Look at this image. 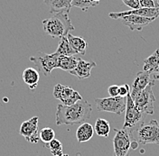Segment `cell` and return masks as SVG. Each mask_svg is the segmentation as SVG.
I'll use <instances>...</instances> for the list:
<instances>
[{
    "instance_id": "obj_5",
    "label": "cell",
    "mask_w": 159,
    "mask_h": 156,
    "mask_svg": "<svg viewBox=\"0 0 159 156\" xmlns=\"http://www.w3.org/2000/svg\"><path fill=\"white\" fill-rule=\"evenodd\" d=\"M59 55L57 53L46 54L39 52L35 56L30 57V61L36 67L38 72H42L45 77L49 76L52 69L57 68Z\"/></svg>"
},
{
    "instance_id": "obj_1",
    "label": "cell",
    "mask_w": 159,
    "mask_h": 156,
    "mask_svg": "<svg viewBox=\"0 0 159 156\" xmlns=\"http://www.w3.org/2000/svg\"><path fill=\"white\" fill-rule=\"evenodd\" d=\"M92 107L86 100H80L71 106L59 104L55 113V124L57 126L81 125L91 117Z\"/></svg>"
},
{
    "instance_id": "obj_18",
    "label": "cell",
    "mask_w": 159,
    "mask_h": 156,
    "mask_svg": "<svg viewBox=\"0 0 159 156\" xmlns=\"http://www.w3.org/2000/svg\"><path fill=\"white\" fill-rule=\"evenodd\" d=\"M67 39L69 41L70 45L73 51L77 54L85 55L86 54V48H87V42L83 37L79 36H73L70 33L67 34Z\"/></svg>"
},
{
    "instance_id": "obj_10",
    "label": "cell",
    "mask_w": 159,
    "mask_h": 156,
    "mask_svg": "<svg viewBox=\"0 0 159 156\" xmlns=\"http://www.w3.org/2000/svg\"><path fill=\"white\" fill-rule=\"evenodd\" d=\"M38 120H39L38 117H32L28 120L23 122L20 127L19 134L31 144H36L40 140Z\"/></svg>"
},
{
    "instance_id": "obj_29",
    "label": "cell",
    "mask_w": 159,
    "mask_h": 156,
    "mask_svg": "<svg viewBox=\"0 0 159 156\" xmlns=\"http://www.w3.org/2000/svg\"><path fill=\"white\" fill-rule=\"evenodd\" d=\"M108 92H109L110 97H117L119 96V86L118 85H112L108 88Z\"/></svg>"
},
{
    "instance_id": "obj_19",
    "label": "cell",
    "mask_w": 159,
    "mask_h": 156,
    "mask_svg": "<svg viewBox=\"0 0 159 156\" xmlns=\"http://www.w3.org/2000/svg\"><path fill=\"white\" fill-rule=\"evenodd\" d=\"M78 57L71 55V56H60L58 60L57 68L61 69L65 71H71L76 68L78 63Z\"/></svg>"
},
{
    "instance_id": "obj_31",
    "label": "cell",
    "mask_w": 159,
    "mask_h": 156,
    "mask_svg": "<svg viewBox=\"0 0 159 156\" xmlns=\"http://www.w3.org/2000/svg\"><path fill=\"white\" fill-rule=\"evenodd\" d=\"M153 73H156V74H158L159 73V60L157 64V66H156V68L153 70Z\"/></svg>"
},
{
    "instance_id": "obj_16",
    "label": "cell",
    "mask_w": 159,
    "mask_h": 156,
    "mask_svg": "<svg viewBox=\"0 0 159 156\" xmlns=\"http://www.w3.org/2000/svg\"><path fill=\"white\" fill-rule=\"evenodd\" d=\"M40 79L39 72L34 68H26L23 72V80L31 89L37 87Z\"/></svg>"
},
{
    "instance_id": "obj_6",
    "label": "cell",
    "mask_w": 159,
    "mask_h": 156,
    "mask_svg": "<svg viewBox=\"0 0 159 156\" xmlns=\"http://www.w3.org/2000/svg\"><path fill=\"white\" fill-rule=\"evenodd\" d=\"M98 111H104L121 115L126 110L127 97H109L104 98H95L94 100Z\"/></svg>"
},
{
    "instance_id": "obj_23",
    "label": "cell",
    "mask_w": 159,
    "mask_h": 156,
    "mask_svg": "<svg viewBox=\"0 0 159 156\" xmlns=\"http://www.w3.org/2000/svg\"><path fill=\"white\" fill-rule=\"evenodd\" d=\"M46 148L50 149L51 154L53 156H61L63 154L62 151V144L58 139H52L48 144H45Z\"/></svg>"
},
{
    "instance_id": "obj_24",
    "label": "cell",
    "mask_w": 159,
    "mask_h": 156,
    "mask_svg": "<svg viewBox=\"0 0 159 156\" xmlns=\"http://www.w3.org/2000/svg\"><path fill=\"white\" fill-rule=\"evenodd\" d=\"M55 132L51 127H44L39 131V138L44 144H48L52 139H54Z\"/></svg>"
},
{
    "instance_id": "obj_11",
    "label": "cell",
    "mask_w": 159,
    "mask_h": 156,
    "mask_svg": "<svg viewBox=\"0 0 159 156\" xmlns=\"http://www.w3.org/2000/svg\"><path fill=\"white\" fill-rule=\"evenodd\" d=\"M129 15H135L139 16H144L148 18H154L157 19L159 16V7L157 8H144L139 7L138 9H131L129 11L124 12H117V13H109V16L110 18L115 20H119L122 16H129Z\"/></svg>"
},
{
    "instance_id": "obj_28",
    "label": "cell",
    "mask_w": 159,
    "mask_h": 156,
    "mask_svg": "<svg viewBox=\"0 0 159 156\" xmlns=\"http://www.w3.org/2000/svg\"><path fill=\"white\" fill-rule=\"evenodd\" d=\"M130 92V87L128 84H123L121 86H119V96L126 98Z\"/></svg>"
},
{
    "instance_id": "obj_25",
    "label": "cell",
    "mask_w": 159,
    "mask_h": 156,
    "mask_svg": "<svg viewBox=\"0 0 159 156\" xmlns=\"http://www.w3.org/2000/svg\"><path fill=\"white\" fill-rule=\"evenodd\" d=\"M97 5L99 4L95 3L93 0H72L71 2V7H79L84 12H87L89 7H96Z\"/></svg>"
},
{
    "instance_id": "obj_20",
    "label": "cell",
    "mask_w": 159,
    "mask_h": 156,
    "mask_svg": "<svg viewBox=\"0 0 159 156\" xmlns=\"http://www.w3.org/2000/svg\"><path fill=\"white\" fill-rule=\"evenodd\" d=\"M55 53H57L59 56H71L77 54L70 45L67 36H63L61 38L57 50L55 51Z\"/></svg>"
},
{
    "instance_id": "obj_14",
    "label": "cell",
    "mask_w": 159,
    "mask_h": 156,
    "mask_svg": "<svg viewBox=\"0 0 159 156\" xmlns=\"http://www.w3.org/2000/svg\"><path fill=\"white\" fill-rule=\"evenodd\" d=\"M97 64L93 60H84L81 58H79L76 68L72 69L71 71H70V73L77 77L80 80H81V79L90 77L91 69L95 68Z\"/></svg>"
},
{
    "instance_id": "obj_21",
    "label": "cell",
    "mask_w": 159,
    "mask_h": 156,
    "mask_svg": "<svg viewBox=\"0 0 159 156\" xmlns=\"http://www.w3.org/2000/svg\"><path fill=\"white\" fill-rule=\"evenodd\" d=\"M93 128H94V132L99 136L109 137V132H110V125L106 119L98 118L95 122V126Z\"/></svg>"
},
{
    "instance_id": "obj_22",
    "label": "cell",
    "mask_w": 159,
    "mask_h": 156,
    "mask_svg": "<svg viewBox=\"0 0 159 156\" xmlns=\"http://www.w3.org/2000/svg\"><path fill=\"white\" fill-rule=\"evenodd\" d=\"M159 60V50L155 51L148 58H147L144 60V66L143 70L148 71L149 73H153V70L155 69Z\"/></svg>"
},
{
    "instance_id": "obj_17",
    "label": "cell",
    "mask_w": 159,
    "mask_h": 156,
    "mask_svg": "<svg viewBox=\"0 0 159 156\" xmlns=\"http://www.w3.org/2000/svg\"><path fill=\"white\" fill-rule=\"evenodd\" d=\"M94 135V128L88 122L80 125L76 131V138L80 143H84L90 140Z\"/></svg>"
},
{
    "instance_id": "obj_33",
    "label": "cell",
    "mask_w": 159,
    "mask_h": 156,
    "mask_svg": "<svg viewBox=\"0 0 159 156\" xmlns=\"http://www.w3.org/2000/svg\"><path fill=\"white\" fill-rule=\"evenodd\" d=\"M93 1H94V2H95V3H98V4H99V1H100V0H93Z\"/></svg>"
},
{
    "instance_id": "obj_8",
    "label": "cell",
    "mask_w": 159,
    "mask_h": 156,
    "mask_svg": "<svg viewBox=\"0 0 159 156\" xmlns=\"http://www.w3.org/2000/svg\"><path fill=\"white\" fill-rule=\"evenodd\" d=\"M115 136L113 138L114 156H128L131 149V137L129 132L125 129H114Z\"/></svg>"
},
{
    "instance_id": "obj_34",
    "label": "cell",
    "mask_w": 159,
    "mask_h": 156,
    "mask_svg": "<svg viewBox=\"0 0 159 156\" xmlns=\"http://www.w3.org/2000/svg\"><path fill=\"white\" fill-rule=\"evenodd\" d=\"M61 156H69V154H62Z\"/></svg>"
},
{
    "instance_id": "obj_26",
    "label": "cell",
    "mask_w": 159,
    "mask_h": 156,
    "mask_svg": "<svg viewBox=\"0 0 159 156\" xmlns=\"http://www.w3.org/2000/svg\"><path fill=\"white\" fill-rule=\"evenodd\" d=\"M140 7L144 8H157L159 7V0H139Z\"/></svg>"
},
{
    "instance_id": "obj_13",
    "label": "cell",
    "mask_w": 159,
    "mask_h": 156,
    "mask_svg": "<svg viewBox=\"0 0 159 156\" xmlns=\"http://www.w3.org/2000/svg\"><path fill=\"white\" fill-rule=\"evenodd\" d=\"M150 74L148 71H139V73L137 74L136 78L133 81L132 87L130 88V97L132 98V99L135 98L137 95H139V93L147 88V86L149 84L150 80Z\"/></svg>"
},
{
    "instance_id": "obj_15",
    "label": "cell",
    "mask_w": 159,
    "mask_h": 156,
    "mask_svg": "<svg viewBox=\"0 0 159 156\" xmlns=\"http://www.w3.org/2000/svg\"><path fill=\"white\" fill-rule=\"evenodd\" d=\"M44 3L49 7L50 13L57 14L61 12L69 13L71 8L72 0H43Z\"/></svg>"
},
{
    "instance_id": "obj_32",
    "label": "cell",
    "mask_w": 159,
    "mask_h": 156,
    "mask_svg": "<svg viewBox=\"0 0 159 156\" xmlns=\"http://www.w3.org/2000/svg\"><path fill=\"white\" fill-rule=\"evenodd\" d=\"M153 79L156 81V80H157L159 81V73L158 74H156V73H154V75H153Z\"/></svg>"
},
{
    "instance_id": "obj_2",
    "label": "cell",
    "mask_w": 159,
    "mask_h": 156,
    "mask_svg": "<svg viewBox=\"0 0 159 156\" xmlns=\"http://www.w3.org/2000/svg\"><path fill=\"white\" fill-rule=\"evenodd\" d=\"M43 28L46 34L53 38L67 36L70 31L75 29L69 17V13L61 12L54 14L51 18L43 21Z\"/></svg>"
},
{
    "instance_id": "obj_7",
    "label": "cell",
    "mask_w": 159,
    "mask_h": 156,
    "mask_svg": "<svg viewBox=\"0 0 159 156\" xmlns=\"http://www.w3.org/2000/svg\"><path fill=\"white\" fill-rule=\"evenodd\" d=\"M125 112L126 114H125L123 129L128 130L129 132L132 131L138 125L142 123L146 117V114L139 111L138 107L135 106V103L132 98L130 97L129 93L127 96V105H126Z\"/></svg>"
},
{
    "instance_id": "obj_12",
    "label": "cell",
    "mask_w": 159,
    "mask_h": 156,
    "mask_svg": "<svg viewBox=\"0 0 159 156\" xmlns=\"http://www.w3.org/2000/svg\"><path fill=\"white\" fill-rule=\"evenodd\" d=\"M119 20H120L122 24L128 26L131 31H142L145 26L148 25L155 19L135 16V15H129V16H122Z\"/></svg>"
},
{
    "instance_id": "obj_30",
    "label": "cell",
    "mask_w": 159,
    "mask_h": 156,
    "mask_svg": "<svg viewBox=\"0 0 159 156\" xmlns=\"http://www.w3.org/2000/svg\"><path fill=\"white\" fill-rule=\"evenodd\" d=\"M139 143L136 141V140H131V145H130V147H131V149H133V150H136L138 147H139Z\"/></svg>"
},
{
    "instance_id": "obj_4",
    "label": "cell",
    "mask_w": 159,
    "mask_h": 156,
    "mask_svg": "<svg viewBox=\"0 0 159 156\" xmlns=\"http://www.w3.org/2000/svg\"><path fill=\"white\" fill-rule=\"evenodd\" d=\"M155 84V80H151L147 88L143 89L139 95L133 98L135 106L138 107L139 111L146 115H153L155 110L154 106L156 103V98L153 93V86Z\"/></svg>"
},
{
    "instance_id": "obj_27",
    "label": "cell",
    "mask_w": 159,
    "mask_h": 156,
    "mask_svg": "<svg viewBox=\"0 0 159 156\" xmlns=\"http://www.w3.org/2000/svg\"><path fill=\"white\" fill-rule=\"evenodd\" d=\"M125 6L129 7L131 9H138L140 7L139 0H122Z\"/></svg>"
},
{
    "instance_id": "obj_3",
    "label": "cell",
    "mask_w": 159,
    "mask_h": 156,
    "mask_svg": "<svg viewBox=\"0 0 159 156\" xmlns=\"http://www.w3.org/2000/svg\"><path fill=\"white\" fill-rule=\"evenodd\" d=\"M131 140H136L140 145L155 144L159 145V124L152 119L148 123L144 121L129 132Z\"/></svg>"
},
{
    "instance_id": "obj_9",
    "label": "cell",
    "mask_w": 159,
    "mask_h": 156,
    "mask_svg": "<svg viewBox=\"0 0 159 156\" xmlns=\"http://www.w3.org/2000/svg\"><path fill=\"white\" fill-rule=\"evenodd\" d=\"M53 96L55 98L59 99L64 106H71L82 99L81 95L77 90L61 84H56L54 86Z\"/></svg>"
}]
</instances>
